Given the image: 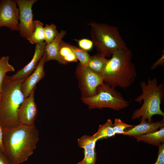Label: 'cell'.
Returning a JSON list of instances; mask_svg holds the SVG:
<instances>
[{"mask_svg": "<svg viewBox=\"0 0 164 164\" xmlns=\"http://www.w3.org/2000/svg\"><path fill=\"white\" fill-rule=\"evenodd\" d=\"M4 153L11 164L28 160L36 149L39 132L35 125L19 124L2 128Z\"/></svg>", "mask_w": 164, "mask_h": 164, "instance_id": "6da1fadb", "label": "cell"}, {"mask_svg": "<svg viewBox=\"0 0 164 164\" xmlns=\"http://www.w3.org/2000/svg\"><path fill=\"white\" fill-rule=\"evenodd\" d=\"M101 75L103 82L115 88H128L135 82L137 75L132 62V53L127 47L114 51Z\"/></svg>", "mask_w": 164, "mask_h": 164, "instance_id": "7a4b0ae2", "label": "cell"}, {"mask_svg": "<svg viewBox=\"0 0 164 164\" xmlns=\"http://www.w3.org/2000/svg\"><path fill=\"white\" fill-rule=\"evenodd\" d=\"M25 79L13 81L6 75L4 78L0 93V125L2 128L19 124L17 113L25 98L21 87Z\"/></svg>", "mask_w": 164, "mask_h": 164, "instance_id": "3957f363", "label": "cell"}, {"mask_svg": "<svg viewBox=\"0 0 164 164\" xmlns=\"http://www.w3.org/2000/svg\"><path fill=\"white\" fill-rule=\"evenodd\" d=\"M142 94L135 99L136 102L140 104L143 101L141 107L132 114V119L140 118V121H152V117L155 115L164 117V113L161 110L160 105L164 97L163 84H158L156 78H149L147 82L142 81L140 84Z\"/></svg>", "mask_w": 164, "mask_h": 164, "instance_id": "277c9868", "label": "cell"}, {"mask_svg": "<svg viewBox=\"0 0 164 164\" xmlns=\"http://www.w3.org/2000/svg\"><path fill=\"white\" fill-rule=\"evenodd\" d=\"M89 25L92 41L98 53L109 57L115 51L127 47L116 27L93 22Z\"/></svg>", "mask_w": 164, "mask_h": 164, "instance_id": "5b68a950", "label": "cell"}, {"mask_svg": "<svg viewBox=\"0 0 164 164\" xmlns=\"http://www.w3.org/2000/svg\"><path fill=\"white\" fill-rule=\"evenodd\" d=\"M96 91L92 97L81 98L90 108H108L119 111L128 107L130 103L115 88L105 83L99 85Z\"/></svg>", "mask_w": 164, "mask_h": 164, "instance_id": "8992f818", "label": "cell"}, {"mask_svg": "<svg viewBox=\"0 0 164 164\" xmlns=\"http://www.w3.org/2000/svg\"><path fill=\"white\" fill-rule=\"evenodd\" d=\"M76 73L79 81L82 98L88 97L95 95L97 87L103 83L101 76L92 71L87 66L77 64Z\"/></svg>", "mask_w": 164, "mask_h": 164, "instance_id": "52a82bcc", "label": "cell"}, {"mask_svg": "<svg viewBox=\"0 0 164 164\" xmlns=\"http://www.w3.org/2000/svg\"><path fill=\"white\" fill-rule=\"evenodd\" d=\"M36 0H16L19 10V33L22 37L27 39L34 28L32 6Z\"/></svg>", "mask_w": 164, "mask_h": 164, "instance_id": "ba28073f", "label": "cell"}, {"mask_svg": "<svg viewBox=\"0 0 164 164\" xmlns=\"http://www.w3.org/2000/svg\"><path fill=\"white\" fill-rule=\"evenodd\" d=\"M15 0L0 1V28L6 27L12 31H19V12Z\"/></svg>", "mask_w": 164, "mask_h": 164, "instance_id": "9c48e42d", "label": "cell"}, {"mask_svg": "<svg viewBox=\"0 0 164 164\" xmlns=\"http://www.w3.org/2000/svg\"><path fill=\"white\" fill-rule=\"evenodd\" d=\"M36 88L33 89L27 97L24 99L18 109L17 117L20 124L26 125H35L38 111L34 99V92Z\"/></svg>", "mask_w": 164, "mask_h": 164, "instance_id": "30bf717a", "label": "cell"}, {"mask_svg": "<svg viewBox=\"0 0 164 164\" xmlns=\"http://www.w3.org/2000/svg\"><path fill=\"white\" fill-rule=\"evenodd\" d=\"M36 45L34 53L31 60L24 67L18 70L14 74L9 76L11 80L15 81L25 79L36 69L43 56L46 44L45 42H43Z\"/></svg>", "mask_w": 164, "mask_h": 164, "instance_id": "8fae6325", "label": "cell"}, {"mask_svg": "<svg viewBox=\"0 0 164 164\" xmlns=\"http://www.w3.org/2000/svg\"><path fill=\"white\" fill-rule=\"evenodd\" d=\"M46 62V55L44 53L36 69L22 83L21 90L25 98L30 95L33 89L36 87L37 83L45 76L44 67Z\"/></svg>", "mask_w": 164, "mask_h": 164, "instance_id": "7c38bea8", "label": "cell"}, {"mask_svg": "<svg viewBox=\"0 0 164 164\" xmlns=\"http://www.w3.org/2000/svg\"><path fill=\"white\" fill-rule=\"evenodd\" d=\"M66 33L65 30H61L51 42L46 45L44 53L46 55V62L55 60L60 64H67L61 59L59 54L60 44Z\"/></svg>", "mask_w": 164, "mask_h": 164, "instance_id": "4fadbf2b", "label": "cell"}, {"mask_svg": "<svg viewBox=\"0 0 164 164\" xmlns=\"http://www.w3.org/2000/svg\"><path fill=\"white\" fill-rule=\"evenodd\" d=\"M164 126V118L161 121L156 122H148L146 121H140L139 125L133 128L124 131L122 134L130 136L146 134L155 132Z\"/></svg>", "mask_w": 164, "mask_h": 164, "instance_id": "5bb4252c", "label": "cell"}, {"mask_svg": "<svg viewBox=\"0 0 164 164\" xmlns=\"http://www.w3.org/2000/svg\"><path fill=\"white\" fill-rule=\"evenodd\" d=\"M138 142L143 141L153 145L158 146L164 143V128L158 131L146 134L134 136Z\"/></svg>", "mask_w": 164, "mask_h": 164, "instance_id": "9a60e30c", "label": "cell"}, {"mask_svg": "<svg viewBox=\"0 0 164 164\" xmlns=\"http://www.w3.org/2000/svg\"><path fill=\"white\" fill-rule=\"evenodd\" d=\"M108 60L104 56L98 53L90 56L87 67L93 72L101 75Z\"/></svg>", "mask_w": 164, "mask_h": 164, "instance_id": "2e32d148", "label": "cell"}, {"mask_svg": "<svg viewBox=\"0 0 164 164\" xmlns=\"http://www.w3.org/2000/svg\"><path fill=\"white\" fill-rule=\"evenodd\" d=\"M34 30L26 39L32 44H36L44 42V26L43 23L39 20L34 21Z\"/></svg>", "mask_w": 164, "mask_h": 164, "instance_id": "e0dca14e", "label": "cell"}, {"mask_svg": "<svg viewBox=\"0 0 164 164\" xmlns=\"http://www.w3.org/2000/svg\"><path fill=\"white\" fill-rule=\"evenodd\" d=\"M59 54L61 59L67 64L68 63L76 62L78 60L70 47V44L63 40L60 44Z\"/></svg>", "mask_w": 164, "mask_h": 164, "instance_id": "ac0fdd59", "label": "cell"}, {"mask_svg": "<svg viewBox=\"0 0 164 164\" xmlns=\"http://www.w3.org/2000/svg\"><path fill=\"white\" fill-rule=\"evenodd\" d=\"M112 121L108 119L105 123L99 125L97 132L93 136L98 140L104 138H107L115 135Z\"/></svg>", "mask_w": 164, "mask_h": 164, "instance_id": "d6986e66", "label": "cell"}, {"mask_svg": "<svg viewBox=\"0 0 164 164\" xmlns=\"http://www.w3.org/2000/svg\"><path fill=\"white\" fill-rule=\"evenodd\" d=\"M9 59L8 56H3L0 58V93L3 81L6 73L15 71L14 67L9 63Z\"/></svg>", "mask_w": 164, "mask_h": 164, "instance_id": "ffe728a7", "label": "cell"}, {"mask_svg": "<svg viewBox=\"0 0 164 164\" xmlns=\"http://www.w3.org/2000/svg\"><path fill=\"white\" fill-rule=\"evenodd\" d=\"M70 46L79 63L83 66H87L90 56L87 52L76 46L71 44Z\"/></svg>", "mask_w": 164, "mask_h": 164, "instance_id": "44dd1931", "label": "cell"}, {"mask_svg": "<svg viewBox=\"0 0 164 164\" xmlns=\"http://www.w3.org/2000/svg\"><path fill=\"white\" fill-rule=\"evenodd\" d=\"M98 139L92 136L84 135L77 140L79 146L84 149L88 150L95 148L96 143Z\"/></svg>", "mask_w": 164, "mask_h": 164, "instance_id": "7402d4cb", "label": "cell"}, {"mask_svg": "<svg viewBox=\"0 0 164 164\" xmlns=\"http://www.w3.org/2000/svg\"><path fill=\"white\" fill-rule=\"evenodd\" d=\"M58 32L54 24H46L44 27V42L46 44L51 42L55 39Z\"/></svg>", "mask_w": 164, "mask_h": 164, "instance_id": "603a6c76", "label": "cell"}, {"mask_svg": "<svg viewBox=\"0 0 164 164\" xmlns=\"http://www.w3.org/2000/svg\"><path fill=\"white\" fill-rule=\"evenodd\" d=\"M84 157L83 159L77 164H95L96 155L95 148L84 150Z\"/></svg>", "mask_w": 164, "mask_h": 164, "instance_id": "cb8c5ba5", "label": "cell"}, {"mask_svg": "<svg viewBox=\"0 0 164 164\" xmlns=\"http://www.w3.org/2000/svg\"><path fill=\"white\" fill-rule=\"evenodd\" d=\"M113 125L114 130L115 134H122L126 128L135 126L125 123L119 118L115 119Z\"/></svg>", "mask_w": 164, "mask_h": 164, "instance_id": "d4e9b609", "label": "cell"}, {"mask_svg": "<svg viewBox=\"0 0 164 164\" xmlns=\"http://www.w3.org/2000/svg\"><path fill=\"white\" fill-rule=\"evenodd\" d=\"M77 41L79 47L87 52L91 50L94 46L92 41L87 39H82Z\"/></svg>", "mask_w": 164, "mask_h": 164, "instance_id": "484cf974", "label": "cell"}, {"mask_svg": "<svg viewBox=\"0 0 164 164\" xmlns=\"http://www.w3.org/2000/svg\"><path fill=\"white\" fill-rule=\"evenodd\" d=\"M158 156L156 162L164 163V144L162 143L158 146Z\"/></svg>", "mask_w": 164, "mask_h": 164, "instance_id": "4316f807", "label": "cell"}, {"mask_svg": "<svg viewBox=\"0 0 164 164\" xmlns=\"http://www.w3.org/2000/svg\"><path fill=\"white\" fill-rule=\"evenodd\" d=\"M164 64V53L161 57L154 63L151 67V69L153 70L155 69L159 66H163Z\"/></svg>", "mask_w": 164, "mask_h": 164, "instance_id": "83f0119b", "label": "cell"}, {"mask_svg": "<svg viewBox=\"0 0 164 164\" xmlns=\"http://www.w3.org/2000/svg\"><path fill=\"white\" fill-rule=\"evenodd\" d=\"M0 164H11L5 153L0 148Z\"/></svg>", "mask_w": 164, "mask_h": 164, "instance_id": "f1b7e54d", "label": "cell"}, {"mask_svg": "<svg viewBox=\"0 0 164 164\" xmlns=\"http://www.w3.org/2000/svg\"><path fill=\"white\" fill-rule=\"evenodd\" d=\"M0 148L4 152V150L3 144L2 128L0 125Z\"/></svg>", "mask_w": 164, "mask_h": 164, "instance_id": "f546056e", "label": "cell"}, {"mask_svg": "<svg viewBox=\"0 0 164 164\" xmlns=\"http://www.w3.org/2000/svg\"><path fill=\"white\" fill-rule=\"evenodd\" d=\"M154 164H164L161 163H159V162H155V163Z\"/></svg>", "mask_w": 164, "mask_h": 164, "instance_id": "4dcf8cb0", "label": "cell"}]
</instances>
